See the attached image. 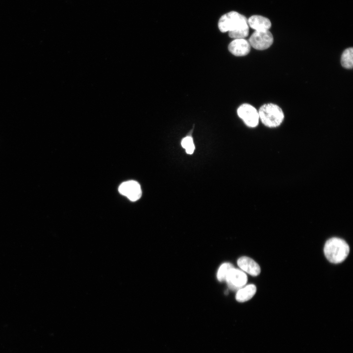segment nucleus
Listing matches in <instances>:
<instances>
[{
	"label": "nucleus",
	"mask_w": 353,
	"mask_h": 353,
	"mask_svg": "<svg viewBox=\"0 0 353 353\" xmlns=\"http://www.w3.org/2000/svg\"><path fill=\"white\" fill-rule=\"evenodd\" d=\"M218 25L222 32H228L229 36L234 39L245 38L249 34L247 19L236 11H230L222 16Z\"/></svg>",
	"instance_id": "obj_1"
},
{
	"label": "nucleus",
	"mask_w": 353,
	"mask_h": 353,
	"mask_svg": "<svg viewBox=\"0 0 353 353\" xmlns=\"http://www.w3.org/2000/svg\"><path fill=\"white\" fill-rule=\"evenodd\" d=\"M324 252L329 262L337 264L345 260L349 253L350 247L343 239L332 237L326 241Z\"/></svg>",
	"instance_id": "obj_2"
},
{
	"label": "nucleus",
	"mask_w": 353,
	"mask_h": 353,
	"mask_svg": "<svg viewBox=\"0 0 353 353\" xmlns=\"http://www.w3.org/2000/svg\"><path fill=\"white\" fill-rule=\"evenodd\" d=\"M258 111L259 120L266 126L276 127L282 123L284 115L281 108L277 105L268 103L262 105Z\"/></svg>",
	"instance_id": "obj_3"
},
{
	"label": "nucleus",
	"mask_w": 353,
	"mask_h": 353,
	"mask_svg": "<svg viewBox=\"0 0 353 353\" xmlns=\"http://www.w3.org/2000/svg\"><path fill=\"white\" fill-rule=\"evenodd\" d=\"M273 41V36L269 30L254 31L249 40L251 46L257 50H264L269 48Z\"/></svg>",
	"instance_id": "obj_4"
},
{
	"label": "nucleus",
	"mask_w": 353,
	"mask_h": 353,
	"mask_svg": "<svg viewBox=\"0 0 353 353\" xmlns=\"http://www.w3.org/2000/svg\"><path fill=\"white\" fill-rule=\"evenodd\" d=\"M237 114L249 127H256L259 123L258 111L252 105L244 103L241 105L237 110Z\"/></svg>",
	"instance_id": "obj_5"
},
{
	"label": "nucleus",
	"mask_w": 353,
	"mask_h": 353,
	"mask_svg": "<svg viewBox=\"0 0 353 353\" xmlns=\"http://www.w3.org/2000/svg\"><path fill=\"white\" fill-rule=\"evenodd\" d=\"M118 191L121 194L132 202L138 200L142 196L140 185L135 180H128L122 183Z\"/></svg>",
	"instance_id": "obj_6"
},
{
	"label": "nucleus",
	"mask_w": 353,
	"mask_h": 353,
	"mask_svg": "<svg viewBox=\"0 0 353 353\" xmlns=\"http://www.w3.org/2000/svg\"><path fill=\"white\" fill-rule=\"evenodd\" d=\"M226 281L229 289L238 290L246 285L248 277L245 272L234 267L229 272Z\"/></svg>",
	"instance_id": "obj_7"
},
{
	"label": "nucleus",
	"mask_w": 353,
	"mask_h": 353,
	"mask_svg": "<svg viewBox=\"0 0 353 353\" xmlns=\"http://www.w3.org/2000/svg\"><path fill=\"white\" fill-rule=\"evenodd\" d=\"M229 51L234 55L243 56L247 55L250 51L251 45L248 41L243 39H235L228 45Z\"/></svg>",
	"instance_id": "obj_8"
},
{
	"label": "nucleus",
	"mask_w": 353,
	"mask_h": 353,
	"mask_svg": "<svg viewBox=\"0 0 353 353\" xmlns=\"http://www.w3.org/2000/svg\"><path fill=\"white\" fill-rule=\"evenodd\" d=\"M237 265L244 272L252 276H257L260 273L259 265L252 259L247 256H242L237 260Z\"/></svg>",
	"instance_id": "obj_9"
},
{
	"label": "nucleus",
	"mask_w": 353,
	"mask_h": 353,
	"mask_svg": "<svg viewBox=\"0 0 353 353\" xmlns=\"http://www.w3.org/2000/svg\"><path fill=\"white\" fill-rule=\"evenodd\" d=\"M248 24L255 31L269 30L272 24L270 20L261 15H253L248 20Z\"/></svg>",
	"instance_id": "obj_10"
},
{
	"label": "nucleus",
	"mask_w": 353,
	"mask_h": 353,
	"mask_svg": "<svg viewBox=\"0 0 353 353\" xmlns=\"http://www.w3.org/2000/svg\"><path fill=\"white\" fill-rule=\"evenodd\" d=\"M256 288L253 284H248L237 290L235 298L239 302L249 301L255 295Z\"/></svg>",
	"instance_id": "obj_11"
},
{
	"label": "nucleus",
	"mask_w": 353,
	"mask_h": 353,
	"mask_svg": "<svg viewBox=\"0 0 353 353\" xmlns=\"http://www.w3.org/2000/svg\"><path fill=\"white\" fill-rule=\"evenodd\" d=\"M342 66L348 69H352L353 66V49L349 48L343 52L341 57Z\"/></svg>",
	"instance_id": "obj_12"
},
{
	"label": "nucleus",
	"mask_w": 353,
	"mask_h": 353,
	"mask_svg": "<svg viewBox=\"0 0 353 353\" xmlns=\"http://www.w3.org/2000/svg\"><path fill=\"white\" fill-rule=\"evenodd\" d=\"M234 268L232 264L229 263H224L219 267L217 273V278L219 281H226L227 275L230 271Z\"/></svg>",
	"instance_id": "obj_13"
},
{
	"label": "nucleus",
	"mask_w": 353,
	"mask_h": 353,
	"mask_svg": "<svg viewBox=\"0 0 353 353\" xmlns=\"http://www.w3.org/2000/svg\"><path fill=\"white\" fill-rule=\"evenodd\" d=\"M181 145L187 154H191L194 152L195 145L193 138L191 136L184 137L181 142Z\"/></svg>",
	"instance_id": "obj_14"
}]
</instances>
